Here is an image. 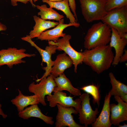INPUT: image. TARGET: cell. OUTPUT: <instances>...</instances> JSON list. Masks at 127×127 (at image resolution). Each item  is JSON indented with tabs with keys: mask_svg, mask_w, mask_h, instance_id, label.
<instances>
[{
	"mask_svg": "<svg viewBox=\"0 0 127 127\" xmlns=\"http://www.w3.org/2000/svg\"><path fill=\"white\" fill-rule=\"evenodd\" d=\"M109 45L99 46L85 50L82 53L83 62L99 74L108 69L112 64L114 54Z\"/></svg>",
	"mask_w": 127,
	"mask_h": 127,
	"instance_id": "1",
	"label": "cell"
},
{
	"mask_svg": "<svg viewBox=\"0 0 127 127\" xmlns=\"http://www.w3.org/2000/svg\"><path fill=\"white\" fill-rule=\"evenodd\" d=\"M111 33V28L102 22L93 24L88 30L84 38V48L89 50L107 45L110 42Z\"/></svg>",
	"mask_w": 127,
	"mask_h": 127,
	"instance_id": "2",
	"label": "cell"
},
{
	"mask_svg": "<svg viewBox=\"0 0 127 127\" xmlns=\"http://www.w3.org/2000/svg\"><path fill=\"white\" fill-rule=\"evenodd\" d=\"M79 0L82 14L88 23L101 20L107 13L105 9L106 0Z\"/></svg>",
	"mask_w": 127,
	"mask_h": 127,
	"instance_id": "3",
	"label": "cell"
},
{
	"mask_svg": "<svg viewBox=\"0 0 127 127\" xmlns=\"http://www.w3.org/2000/svg\"><path fill=\"white\" fill-rule=\"evenodd\" d=\"M101 20L116 30L120 36L127 33V6L111 10Z\"/></svg>",
	"mask_w": 127,
	"mask_h": 127,
	"instance_id": "4",
	"label": "cell"
},
{
	"mask_svg": "<svg viewBox=\"0 0 127 127\" xmlns=\"http://www.w3.org/2000/svg\"><path fill=\"white\" fill-rule=\"evenodd\" d=\"M39 81L37 84L33 82L30 84L28 87L29 91L38 97L39 103L43 106H46L45 95H51L56 85L54 77L51 74L47 77L42 79Z\"/></svg>",
	"mask_w": 127,
	"mask_h": 127,
	"instance_id": "5",
	"label": "cell"
},
{
	"mask_svg": "<svg viewBox=\"0 0 127 127\" xmlns=\"http://www.w3.org/2000/svg\"><path fill=\"white\" fill-rule=\"evenodd\" d=\"M26 50L23 48L17 49L9 48L0 50V66L6 65L10 68L14 65L25 62L22 59L25 57H30L35 56L34 54L25 53Z\"/></svg>",
	"mask_w": 127,
	"mask_h": 127,
	"instance_id": "6",
	"label": "cell"
},
{
	"mask_svg": "<svg viewBox=\"0 0 127 127\" xmlns=\"http://www.w3.org/2000/svg\"><path fill=\"white\" fill-rule=\"evenodd\" d=\"M71 38V35H65L56 42L49 41H48V43L49 45L56 46L57 47V50L63 51L73 61L74 67V71L76 73L78 66L82 63L83 55L82 52L76 51L71 45L69 41Z\"/></svg>",
	"mask_w": 127,
	"mask_h": 127,
	"instance_id": "7",
	"label": "cell"
},
{
	"mask_svg": "<svg viewBox=\"0 0 127 127\" xmlns=\"http://www.w3.org/2000/svg\"><path fill=\"white\" fill-rule=\"evenodd\" d=\"M89 94L83 93L81 95L79 98L81 100V107L78 111L80 123L84 124L85 127L91 124L95 121L96 115L99 113L97 108L95 110L92 109L90 103L91 99Z\"/></svg>",
	"mask_w": 127,
	"mask_h": 127,
	"instance_id": "8",
	"label": "cell"
},
{
	"mask_svg": "<svg viewBox=\"0 0 127 127\" xmlns=\"http://www.w3.org/2000/svg\"><path fill=\"white\" fill-rule=\"evenodd\" d=\"M21 39L22 40L28 42L31 46L35 47L41 56L42 62L45 63L47 64L46 67L43 68L45 72L43 76L41 78L37 79L36 81L37 82H39L40 79L47 77L50 74V71L54 63V61H52L51 59L52 55L56 53L57 47L55 45L49 44L46 47L44 50L38 46L32 40L28 35L22 37Z\"/></svg>",
	"mask_w": 127,
	"mask_h": 127,
	"instance_id": "9",
	"label": "cell"
},
{
	"mask_svg": "<svg viewBox=\"0 0 127 127\" xmlns=\"http://www.w3.org/2000/svg\"><path fill=\"white\" fill-rule=\"evenodd\" d=\"M57 114L56 116L55 127H83L76 123L73 119L72 114L78 113L73 107H66L57 104Z\"/></svg>",
	"mask_w": 127,
	"mask_h": 127,
	"instance_id": "10",
	"label": "cell"
},
{
	"mask_svg": "<svg viewBox=\"0 0 127 127\" xmlns=\"http://www.w3.org/2000/svg\"><path fill=\"white\" fill-rule=\"evenodd\" d=\"M73 98L67 96L66 94L62 91L54 92L53 94L47 96L51 107H54L58 104L66 107H73L78 112L81 107V99L79 98L74 100Z\"/></svg>",
	"mask_w": 127,
	"mask_h": 127,
	"instance_id": "11",
	"label": "cell"
},
{
	"mask_svg": "<svg viewBox=\"0 0 127 127\" xmlns=\"http://www.w3.org/2000/svg\"><path fill=\"white\" fill-rule=\"evenodd\" d=\"M114 98L118 103L110 104V121L112 124L118 126L121 122L127 120V103L122 101L118 96L114 95Z\"/></svg>",
	"mask_w": 127,
	"mask_h": 127,
	"instance_id": "12",
	"label": "cell"
},
{
	"mask_svg": "<svg viewBox=\"0 0 127 127\" xmlns=\"http://www.w3.org/2000/svg\"><path fill=\"white\" fill-rule=\"evenodd\" d=\"M58 22V24L55 27L43 32L37 37V39L41 41L45 40L56 42L60 37H62L66 35L63 32L65 28L71 26L77 28L80 26L79 24L78 23L75 24L69 23L68 24H65L63 18L61 19Z\"/></svg>",
	"mask_w": 127,
	"mask_h": 127,
	"instance_id": "13",
	"label": "cell"
},
{
	"mask_svg": "<svg viewBox=\"0 0 127 127\" xmlns=\"http://www.w3.org/2000/svg\"><path fill=\"white\" fill-rule=\"evenodd\" d=\"M111 33L109 45L114 48L115 55L112 65L115 66L119 63L121 57L124 53V48L127 44V39L121 38L115 29L111 28Z\"/></svg>",
	"mask_w": 127,
	"mask_h": 127,
	"instance_id": "14",
	"label": "cell"
},
{
	"mask_svg": "<svg viewBox=\"0 0 127 127\" xmlns=\"http://www.w3.org/2000/svg\"><path fill=\"white\" fill-rule=\"evenodd\" d=\"M111 95L109 92L105 96L102 111L99 116L91 125L92 127H110V100Z\"/></svg>",
	"mask_w": 127,
	"mask_h": 127,
	"instance_id": "15",
	"label": "cell"
},
{
	"mask_svg": "<svg viewBox=\"0 0 127 127\" xmlns=\"http://www.w3.org/2000/svg\"><path fill=\"white\" fill-rule=\"evenodd\" d=\"M73 64L72 60L65 52L59 54L54 61L50 74L54 78L58 77L63 73L66 69L71 67Z\"/></svg>",
	"mask_w": 127,
	"mask_h": 127,
	"instance_id": "16",
	"label": "cell"
},
{
	"mask_svg": "<svg viewBox=\"0 0 127 127\" xmlns=\"http://www.w3.org/2000/svg\"><path fill=\"white\" fill-rule=\"evenodd\" d=\"M19 116L24 119H28L31 117L39 118L48 124L52 125L54 123L53 118L44 114L38 107L37 104L31 105L18 112Z\"/></svg>",
	"mask_w": 127,
	"mask_h": 127,
	"instance_id": "17",
	"label": "cell"
},
{
	"mask_svg": "<svg viewBox=\"0 0 127 127\" xmlns=\"http://www.w3.org/2000/svg\"><path fill=\"white\" fill-rule=\"evenodd\" d=\"M35 24L33 29L29 33V36L31 39L38 37L43 32L47 29L54 27L59 24L58 22L47 20L41 19L40 17L34 15L33 16Z\"/></svg>",
	"mask_w": 127,
	"mask_h": 127,
	"instance_id": "18",
	"label": "cell"
},
{
	"mask_svg": "<svg viewBox=\"0 0 127 127\" xmlns=\"http://www.w3.org/2000/svg\"><path fill=\"white\" fill-rule=\"evenodd\" d=\"M54 79L56 86L53 92L66 90L74 95L79 96L81 95L80 90L73 87L69 80L64 73Z\"/></svg>",
	"mask_w": 127,
	"mask_h": 127,
	"instance_id": "19",
	"label": "cell"
},
{
	"mask_svg": "<svg viewBox=\"0 0 127 127\" xmlns=\"http://www.w3.org/2000/svg\"><path fill=\"white\" fill-rule=\"evenodd\" d=\"M18 95L11 100L12 103L17 107L18 112L23 111L24 108L29 105L39 103L38 97L34 95H25L18 89Z\"/></svg>",
	"mask_w": 127,
	"mask_h": 127,
	"instance_id": "20",
	"label": "cell"
},
{
	"mask_svg": "<svg viewBox=\"0 0 127 127\" xmlns=\"http://www.w3.org/2000/svg\"><path fill=\"white\" fill-rule=\"evenodd\" d=\"M42 1L48 4L50 7L62 11L69 20L70 23L73 24L77 23L74 15L71 11L68 0H63L58 2H52L48 0H42Z\"/></svg>",
	"mask_w": 127,
	"mask_h": 127,
	"instance_id": "21",
	"label": "cell"
},
{
	"mask_svg": "<svg viewBox=\"0 0 127 127\" xmlns=\"http://www.w3.org/2000/svg\"><path fill=\"white\" fill-rule=\"evenodd\" d=\"M36 7L40 10L38 13V15L40 16V18L43 19L59 21L64 17L63 15L60 14L52 8H48L46 4H44L41 6L37 5Z\"/></svg>",
	"mask_w": 127,
	"mask_h": 127,
	"instance_id": "22",
	"label": "cell"
},
{
	"mask_svg": "<svg viewBox=\"0 0 127 127\" xmlns=\"http://www.w3.org/2000/svg\"><path fill=\"white\" fill-rule=\"evenodd\" d=\"M109 75L112 86L109 91L111 95H117L120 98L127 94V85L117 80L112 72H110Z\"/></svg>",
	"mask_w": 127,
	"mask_h": 127,
	"instance_id": "23",
	"label": "cell"
},
{
	"mask_svg": "<svg viewBox=\"0 0 127 127\" xmlns=\"http://www.w3.org/2000/svg\"><path fill=\"white\" fill-rule=\"evenodd\" d=\"M99 87L98 85L92 84L84 86L80 88L87 93L91 95L93 98V103L95 104L96 103L99 106L100 99Z\"/></svg>",
	"mask_w": 127,
	"mask_h": 127,
	"instance_id": "24",
	"label": "cell"
},
{
	"mask_svg": "<svg viewBox=\"0 0 127 127\" xmlns=\"http://www.w3.org/2000/svg\"><path fill=\"white\" fill-rule=\"evenodd\" d=\"M127 6V0H106L105 9L107 12L113 9Z\"/></svg>",
	"mask_w": 127,
	"mask_h": 127,
	"instance_id": "25",
	"label": "cell"
},
{
	"mask_svg": "<svg viewBox=\"0 0 127 127\" xmlns=\"http://www.w3.org/2000/svg\"><path fill=\"white\" fill-rule=\"evenodd\" d=\"M70 8L73 13V14L75 18H77L76 12V4L75 0H68Z\"/></svg>",
	"mask_w": 127,
	"mask_h": 127,
	"instance_id": "26",
	"label": "cell"
},
{
	"mask_svg": "<svg viewBox=\"0 0 127 127\" xmlns=\"http://www.w3.org/2000/svg\"><path fill=\"white\" fill-rule=\"evenodd\" d=\"M11 1V4L13 6H16L17 5V2H20L26 4L28 3L29 0H10Z\"/></svg>",
	"mask_w": 127,
	"mask_h": 127,
	"instance_id": "27",
	"label": "cell"
},
{
	"mask_svg": "<svg viewBox=\"0 0 127 127\" xmlns=\"http://www.w3.org/2000/svg\"><path fill=\"white\" fill-rule=\"evenodd\" d=\"M124 53L121 57L120 59L119 63L126 62L127 60V51L124 50Z\"/></svg>",
	"mask_w": 127,
	"mask_h": 127,
	"instance_id": "28",
	"label": "cell"
},
{
	"mask_svg": "<svg viewBox=\"0 0 127 127\" xmlns=\"http://www.w3.org/2000/svg\"><path fill=\"white\" fill-rule=\"evenodd\" d=\"M2 105L0 103V115H1L4 119L6 118L7 117V115L5 114L1 109Z\"/></svg>",
	"mask_w": 127,
	"mask_h": 127,
	"instance_id": "29",
	"label": "cell"
},
{
	"mask_svg": "<svg viewBox=\"0 0 127 127\" xmlns=\"http://www.w3.org/2000/svg\"><path fill=\"white\" fill-rule=\"evenodd\" d=\"M6 26L0 22V31H5L7 29Z\"/></svg>",
	"mask_w": 127,
	"mask_h": 127,
	"instance_id": "30",
	"label": "cell"
},
{
	"mask_svg": "<svg viewBox=\"0 0 127 127\" xmlns=\"http://www.w3.org/2000/svg\"><path fill=\"white\" fill-rule=\"evenodd\" d=\"M120 98L123 101L127 103V94L124 95Z\"/></svg>",
	"mask_w": 127,
	"mask_h": 127,
	"instance_id": "31",
	"label": "cell"
},
{
	"mask_svg": "<svg viewBox=\"0 0 127 127\" xmlns=\"http://www.w3.org/2000/svg\"><path fill=\"white\" fill-rule=\"evenodd\" d=\"M39 0H33L34 2H35ZM52 2H58L63 0H48Z\"/></svg>",
	"mask_w": 127,
	"mask_h": 127,
	"instance_id": "32",
	"label": "cell"
},
{
	"mask_svg": "<svg viewBox=\"0 0 127 127\" xmlns=\"http://www.w3.org/2000/svg\"><path fill=\"white\" fill-rule=\"evenodd\" d=\"M29 1L31 4L32 6L34 7H36V5L33 3V0H29Z\"/></svg>",
	"mask_w": 127,
	"mask_h": 127,
	"instance_id": "33",
	"label": "cell"
},
{
	"mask_svg": "<svg viewBox=\"0 0 127 127\" xmlns=\"http://www.w3.org/2000/svg\"><path fill=\"white\" fill-rule=\"evenodd\" d=\"M118 127H127V125L125 123H124L123 125H119Z\"/></svg>",
	"mask_w": 127,
	"mask_h": 127,
	"instance_id": "34",
	"label": "cell"
}]
</instances>
